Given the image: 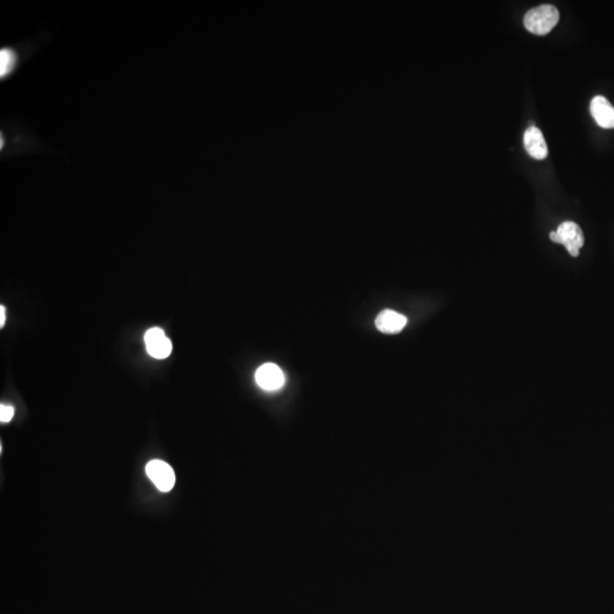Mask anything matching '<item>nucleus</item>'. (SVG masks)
Returning <instances> with one entry per match:
<instances>
[{
	"mask_svg": "<svg viewBox=\"0 0 614 614\" xmlns=\"http://www.w3.org/2000/svg\"><path fill=\"white\" fill-rule=\"evenodd\" d=\"M144 343L147 347L148 354L157 360L166 359L170 356L172 351V343L161 328L149 329L144 334Z\"/></svg>",
	"mask_w": 614,
	"mask_h": 614,
	"instance_id": "4",
	"label": "nucleus"
},
{
	"mask_svg": "<svg viewBox=\"0 0 614 614\" xmlns=\"http://www.w3.org/2000/svg\"><path fill=\"white\" fill-rule=\"evenodd\" d=\"M560 20V13L553 5H541L526 11L524 15V28L530 33L545 36L552 31Z\"/></svg>",
	"mask_w": 614,
	"mask_h": 614,
	"instance_id": "1",
	"label": "nucleus"
},
{
	"mask_svg": "<svg viewBox=\"0 0 614 614\" xmlns=\"http://www.w3.org/2000/svg\"><path fill=\"white\" fill-rule=\"evenodd\" d=\"M17 63V55L14 49L1 48L0 51V77L9 75L14 71Z\"/></svg>",
	"mask_w": 614,
	"mask_h": 614,
	"instance_id": "9",
	"label": "nucleus"
},
{
	"mask_svg": "<svg viewBox=\"0 0 614 614\" xmlns=\"http://www.w3.org/2000/svg\"><path fill=\"white\" fill-rule=\"evenodd\" d=\"M524 148L526 153L531 156L532 159H545L549 155V148L541 132L537 127L531 125L526 129L524 136Z\"/></svg>",
	"mask_w": 614,
	"mask_h": 614,
	"instance_id": "6",
	"label": "nucleus"
},
{
	"mask_svg": "<svg viewBox=\"0 0 614 614\" xmlns=\"http://www.w3.org/2000/svg\"><path fill=\"white\" fill-rule=\"evenodd\" d=\"M6 321V309L5 306H0V327L3 328Z\"/></svg>",
	"mask_w": 614,
	"mask_h": 614,
	"instance_id": "11",
	"label": "nucleus"
},
{
	"mask_svg": "<svg viewBox=\"0 0 614 614\" xmlns=\"http://www.w3.org/2000/svg\"><path fill=\"white\" fill-rule=\"evenodd\" d=\"M549 238L553 243L563 245L568 252L573 258H577L583 246L585 238H583V230L575 222L566 221L560 224L558 231H552L549 233Z\"/></svg>",
	"mask_w": 614,
	"mask_h": 614,
	"instance_id": "2",
	"label": "nucleus"
},
{
	"mask_svg": "<svg viewBox=\"0 0 614 614\" xmlns=\"http://www.w3.org/2000/svg\"><path fill=\"white\" fill-rule=\"evenodd\" d=\"M15 411L14 408H11L9 405H4L1 404L0 406V421L3 422H9L11 419H13V416H14Z\"/></svg>",
	"mask_w": 614,
	"mask_h": 614,
	"instance_id": "10",
	"label": "nucleus"
},
{
	"mask_svg": "<svg viewBox=\"0 0 614 614\" xmlns=\"http://www.w3.org/2000/svg\"><path fill=\"white\" fill-rule=\"evenodd\" d=\"M591 113L595 121L604 129L614 127V107L605 97H594L591 102Z\"/></svg>",
	"mask_w": 614,
	"mask_h": 614,
	"instance_id": "7",
	"label": "nucleus"
},
{
	"mask_svg": "<svg viewBox=\"0 0 614 614\" xmlns=\"http://www.w3.org/2000/svg\"><path fill=\"white\" fill-rule=\"evenodd\" d=\"M408 319L391 309L382 311L376 319V327L383 334H398L406 326Z\"/></svg>",
	"mask_w": 614,
	"mask_h": 614,
	"instance_id": "8",
	"label": "nucleus"
},
{
	"mask_svg": "<svg viewBox=\"0 0 614 614\" xmlns=\"http://www.w3.org/2000/svg\"><path fill=\"white\" fill-rule=\"evenodd\" d=\"M256 382L262 389L275 391L280 389L285 382L282 371L273 363H265L256 371Z\"/></svg>",
	"mask_w": 614,
	"mask_h": 614,
	"instance_id": "5",
	"label": "nucleus"
},
{
	"mask_svg": "<svg viewBox=\"0 0 614 614\" xmlns=\"http://www.w3.org/2000/svg\"><path fill=\"white\" fill-rule=\"evenodd\" d=\"M148 478L161 492H170L176 484V475L171 465L159 460H154L146 467Z\"/></svg>",
	"mask_w": 614,
	"mask_h": 614,
	"instance_id": "3",
	"label": "nucleus"
}]
</instances>
